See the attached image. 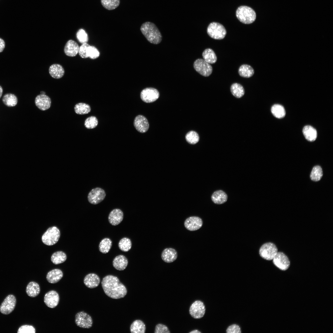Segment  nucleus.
Listing matches in <instances>:
<instances>
[{"label":"nucleus","mask_w":333,"mask_h":333,"mask_svg":"<svg viewBox=\"0 0 333 333\" xmlns=\"http://www.w3.org/2000/svg\"><path fill=\"white\" fill-rule=\"evenodd\" d=\"M101 285L105 294L112 298H123L127 293L125 286L117 277L112 275L105 277L102 281Z\"/></svg>","instance_id":"f257e3e1"},{"label":"nucleus","mask_w":333,"mask_h":333,"mask_svg":"<svg viewBox=\"0 0 333 333\" xmlns=\"http://www.w3.org/2000/svg\"><path fill=\"white\" fill-rule=\"evenodd\" d=\"M141 31L147 40L154 44H158L162 40V36L156 26L153 23L147 22L143 23Z\"/></svg>","instance_id":"f03ea898"},{"label":"nucleus","mask_w":333,"mask_h":333,"mask_svg":"<svg viewBox=\"0 0 333 333\" xmlns=\"http://www.w3.org/2000/svg\"><path fill=\"white\" fill-rule=\"evenodd\" d=\"M236 15L238 19L242 23L249 24L255 20L256 14L251 8L245 6H239L237 9Z\"/></svg>","instance_id":"7ed1b4c3"},{"label":"nucleus","mask_w":333,"mask_h":333,"mask_svg":"<svg viewBox=\"0 0 333 333\" xmlns=\"http://www.w3.org/2000/svg\"><path fill=\"white\" fill-rule=\"evenodd\" d=\"M60 235L59 229L56 226L49 228L42 237V242L45 245L51 246L59 240Z\"/></svg>","instance_id":"20e7f679"},{"label":"nucleus","mask_w":333,"mask_h":333,"mask_svg":"<svg viewBox=\"0 0 333 333\" xmlns=\"http://www.w3.org/2000/svg\"><path fill=\"white\" fill-rule=\"evenodd\" d=\"M207 32L211 38L216 39H221L225 37L227 32L221 24L215 22L211 23L208 26Z\"/></svg>","instance_id":"39448f33"},{"label":"nucleus","mask_w":333,"mask_h":333,"mask_svg":"<svg viewBox=\"0 0 333 333\" xmlns=\"http://www.w3.org/2000/svg\"><path fill=\"white\" fill-rule=\"evenodd\" d=\"M278 252L277 247L271 242L266 243L263 245L259 251L261 257L267 260H273Z\"/></svg>","instance_id":"423d86ee"},{"label":"nucleus","mask_w":333,"mask_h":333,"mask_svg":"<svg viewBox=\"0 0 333 333\" xmlns=\"http://www.w3.org/2000/svg\"><path fill=\"white\" fill-rule=\"evenodd\" d=\"M193 66L196 72L204 76H208L212 72V66L203 59H198L196 60L194 63Z\"/></svg>","instance_id":"0eeeda50"},{"label":"nucleus","mask_w":333,"mask_h":333,"mask_svg":"<svg viewBox=\"0 0 333 333\" xmlns=\"http://www.w3.org/2000/svg\"><path fill=\"white\" fill-rule=\"evenodd\" d=\"M189 311L190 314L193 318L199 319L203 317L205 314V306L202 301L196 300L190 306Z\"/></svg>","instance_id":"6e6552de"},{"label":"nucleus","mask_w":333,"mask_h":333,"mask_svg":"<svg viewBox=\"0 0 333 333\" xmlns=\"http://www.w3.org/2000/svg\"><path fill=\"white\" fill-rule=\"evenodd\" d=\"M75 323L77 326L84 328H89L92 326L93 321L91 316L84 311L79 312L76 314Z\"/></svg>","instance_id":"1a4fd4ad"},{"label":"nucleus","mask_w":333,"mask_h":333,"mask_svg":"<svg viewBox=\"0 0 333 333\" xmlns=\"http://www.w3.org/2000/svg\"><path fill=\"white\" fill-rule=\"evenodd\" d=\"M105 191L100 187L92 189L89 193L88 199V202L93 204H97L102 201L105 198Z\"/></svg>","instance_id":"9d476101"},{"label":"nucleus","mask_w":333,"mask_h":333,"mask_svg":"<svg viewBox=\"0 0 333 333\" xmlns=\"http://www.w3.org/2000/svg\"><path fill=\"white\" fill-rule=\"evenodd\" d=\"M16 303L15 297L12 294L8 295L0 306V312L2 314H8L14 309Z\"/></svg>","instance_id":"9b49d317"},{"label":"nucleus","mask_w":333,"mask_h":333,"mask_svg":"<svg viewBox=\"0 0 333 333\" xmlns=\"http://www.w3.org/2000/svg\"><path fill=\"white\" fill-rule=\"evenodd\" d=\"M159 93L156 89L151 87L147 88L141 91L140 97L144 102L150 103L154 102L159 98Z\"/></svg>","instance_id":"f8f14e48"},{"label":"nucleus","mask_w":333,"mask_h":333,"mask_svg":"<svg viewBox=\"0 0 333 333\" xmlns=\"http://www.w3.org/2000/svg\"><path fill=\"white\" fill-rule=\"evenodd\" d=\"M273 260V264L282 270H286L290 266L288 257L282 252H278Z\"/></svg>","instance_id":"ddd939ff"},{"label":"nucleus","mask_w":333,"mask_h":333,"mask_svg":"<svg viewBox=\"0 0 333 333\" xmlns=\"http://www.w3.org/2000/svg\"><path fill=\"white\" fill-rule=\"evenodd\" d=\"M203 225L202 219L198 216H192L187 218L184 222L185 228L190 231H195L201 228Z\"/></svg>","instance_id":"4468645a"},{"label":"nucleus","mask_w":333,"mask_h":333,"mask_svg":"<svg viewBox=\"0 0 333 333\" xmlns=\"http://www.w3.org/2000/svg\"><path fill=\"white\" fill-rule=\"evenodd\" d=\"M60 297L58 293L56 291L52 290L46 293L44 295V301L48 307L53 308L58 305Z\"/></svg>","instance_id":"2eb2a0df"},{"label":"nucleus","mask_w":333,"mask_h":333,"mask_svg":"<svg viewBox=\"0 0 333 333\" xmlns=\"http://www.w3.org/2000/svg\"><path fill=\"white\" fill-rule=\"evenodd\" d=\"M134 124L136 130L141 133H144L148 130L149 125L146 117L142 115L136 116L134 121Z\"/></svg>","instance_id":"dca6fc26"},{"label":"nucleus","mask_w":333,"mask_h":333,"mask_svg":"<svg viewBox=\"0 0 333 333\" xmlns=\"http://www.w3.org/2000/svg\"><path fill=\"white\" fill-rule=\"evenodd\" d=\"M36 106L42 110H45L50 108L51 101L50 97L45 94H40L38 95L35 99Z\"/></svg>","instance_id":"f3484780"},{"label":"nucleus","mask_w":333,"mask_h":333,"mask_svg":"<svg viewBox=\"0 0 333 333\" xmlns=\"http://www.w3.org/2000/svg\"><path fill=\"white\" fill-rule=\"evenodd\" d=\"M123 213L120 209L116 208L113 210L109 213L108 220L109 223L112 225L116 226L119 224L123 220Z\"/></svg>","instance_id":"a211bd4d"},{"label":"nucleus","mask_w":333,"mask_h":333,"mask_svg":"<svg viewBox=\"0 0 333 333\" xmlns=\"http://www.w3.org/2000/svg\"><path fill=\"white\" fill-rule=\"evenodd\" d=\"M178 257L177 251L175 249L171 248H166L162 251L161 257L164 262L170 263L175 261Z\"/></svg>","instance_id":"6ab92c4d"},{"label":"nucleus","mask_w":333,"mask_h":333,"mask_svg":"<svg viewBox=\"0 0 333 333\" xmlns=\"http://www.w3.org/2000/svg\"><path fill=\"white\" fill-rule=\"evenodd\" d=\"M79 48L78 45L76 41L69 40L67 42L64 46V52L68 56L74 57L77 54Z\"/></svg>","instance_id":"aec40b11"},{"label":"nucleus","mask_w":333,"mask_h":333,"mask_svg":"<svg viewBox=\"0 0 333 333\" xmlns=\"http://www.w3.org/2000/svg\"><path fill=\"white\" fill-rule=\"evenodd\" d=\"M100 279L99 277L94 273H90L87 275L84 278V282L88 288H93L99 285Z\"/></svg>","instance_id":"412c9836"},{"label":"nucleus","mask_w":333,"mask_h":333,"mask_svg":"<svg viewBox=\"0 0 333 333\" xmlns=\"http://www.w3.org/2000/svg\"><path fill=\"white\" fill-rule=\"evenodd\" d=\"M128 260L126 257L122 255H120L116 257L113 261L114 267L119 270H124L128 264Z\"/></svg>","instance_id":"4be33fe9"},{"label":"nucleus","mask_w":333,"mask_h":333,"mask_svg":"<svg viewBox=\"0 0 333 333\" xmlns=\"http://www.w3.org/2000/svg\"><path fill=\"white\" fill-rule=\"evenodd\" d=\"M49 72L50 76L56 79L62 78L64 74V70L63 67L59 64H53L50 67Z\"/></svg>","instance_id":"5701e85b"},{"label":"nucleus","mask_w":333,"mask_h":333,"mask_svg":"<svg viewBox=\"0 0 333 333\" xmlns=\"http://www.w3.org/2000/svg\"><path fill=\"white\" fill-rule=\"evenodd\" d=\"M62 271L59 269H54L49 271L47 274L46 279L47 281L52 284L58 282L63 277Z\"/></svg>","instance_id":"b1692460"},{"label":"nucleus","mask_w":333,"mask_h":333,"mask_svg":"<svg viewBox=\"0 0 333 333\" xmlns=\"http://www.w3.org/2000/svg\"><path fill=\"white\" fill-rule=\"evenodd\" d=\"M26 292L28 295L30 297L33 298L36 297L40 292L39 285L35 282H30L26 287Z\"/></svg>","instance_id":"393cba45"},{"label":"nucleus","mask_w":333,"mask_h":333,"mask_svg":"<svg viewBox=\"0 0 333 333\" xmlns=\"http://www.w3.org/2000/svg\"><path fill=\"white\" fill-rule=\"evenodd\" d=\"M302 132L305 138L308 141H314L317 138V131L311 126L306 125L304 126Z\"/></svg>","instance_id":"a878e982"},{"label":"nucleus","mask_w":333,"mask_h":333,"mask_svg":"<svg viewBox=\"0 0 333 333\" xmlns=\"http://www.w3.org/2000/svg\"><path fill=\"white\" fill-rule=\"evenodd\" d=\"M146 329L144 323L140 320L134 321L130 327V331L132 333H145Z\"/></svg>","instance_id":"bb28decb"},{"label":"nucleus","mask_w":333,"mask_h":333,"mask_svg":"<svg viewBox=\"0 0 333 333\" xmlns=\"http://www.w3.org/2000/svg\"><path fill=\"white\" fill-rule=\"evenodd\" d=\"M212 199L216 204H221L225 202L227 199L226 194L221 190H218L214 192L212 195Z\"/></svg>","instance_id":"cd10ccee"},{"label":"nucleus","mask_w":333,"mask_h":333,"mask_svg":"<svg viewBox=\"0 0 333 333\" xmlns=\"http://www.w3.org/2000/svg\"><path fill=\"white\" fill-rule=\"evenodd\" d=\"M238 73L241 77L249 78L253 75L254 71L251 66L249 65L244 64L240 67L238 69Z\"/></svg>","instance_id":"c85d7f7f"},{"label":"nucleus","mask_w":333,"mask_h":333,"mask_svg":"<svg viewBox=\"0 0 333 333\" xmlns=\"http://www.w3.org/2000/svg\"><path fill=\"white\" fill-rule=\"evenodd\" d=\"M202 56L204 59L209 64L215 63L217 57L214 51L210 48L205 49L203 52Z\"/></svg>","instance_id":"c756f323"},{"label":"nucleus","mask_w":333,"mask_h":333,"mask_svg":"<svg viewBox=\"0 0 333 333\" xmlns=\"http://www.w3.org/2000/svg\"><path fill=\"white\" fill-rule=\"evenodd\" d=\"M2 101L3 103L9 107L15 106L18 103L16 96L12 93H7L3 97Z\"/></svg>","instance_id":"7c9ffc66"},{"label":"nucleus","mask_w":333,"mask_h":333,"mask_svg":"<svg viewBox=\"0 0 333 333\" xmlns=\"http://www.w3.org/2000/svg\"><path fill=\"white\" fill-rule=\"evenodd\" d=\"M67 259V256L63 251H58L54 253L51 257L52 262L55 265L64 262Z\"/></svg>","instance_id":"2f4dec72"},{"label":"nucleus","mask_w":333,"mask_h":333,"mask_svg":"<svg viewBox=\"0 0 333 333\" xmlns=\"http://www.w3.org/2000/svg\"><path fill=\"white\" fill-rule=\"evenodd\" d=\"M230 90L232 94L237 98L241 97L245 93L243 87L240 84L237 83L233 84L231 86Z\"/></svg>","instance_id":"473e14b6"},{"label":"nucleus","mask_w":333,"mask_h":333,"mask_svg":"<svg viewBox=\"0 0 333 333\" xmlns=\"http://www.w3.org/2000/svg\"><path fill=\"white\" fill-rule=\"evenodd\" d=\"M112 246V241L109 238L103 239L100 242L99 245V250L103 253L105 254L109 252Z\"/></svg>","instance_id":"72a5a7b5"},{"label":"nucleus","mask_w":333,"mask_h":333,"mask_svg":"<svg viewBox=\"0 0 333 333\" xmlns=\"http://www.w3.org/2000/svg\"><path fill=\"white\" fill-rule=\"evenodd\" d=\"M75 113L78 114L84 115L87 114L91 111V107L88 104L80 103L76 104L74 107Z\"/></svg>","instance_id":"f704fd0d"},{"label":"nucleus","mask_w":333,"mask_h":333,"mask_svg":"<svg viewBox=\"0 0 333 333\" xmlns=\"http://www.w3.org/2000/svg\"><path fill=\"white\" fill-rule=\"evenodd\" d=\"M271 111L274 116L278 118H283L286 114L285 110L284 107L280 105L275 104L273 105L271 107Z\"/></svg>","instance_id":"c9c22d12"},{"label":"nucleus","mask_w":333,"mask_h":333,"mask_svg":"<svg viewBox=\"0 0 333 333\" xmlns=\"http://www.w3.org/2000/svg\"><path fill=\"white\" fill-rule=\"evenodd\" d=\"M119 249L122 251L127 252L130 250L132 246L130 240L127 237H123L121 239L118 244Z\"/></svg>","instance_id":"e433bc0d"},{"label":"nucleus","mask_w":333,"mask_h":333,"mask_svg":"<svg viewBox=\"0 0 333 333\" xmlns=\"http://www.w3.org/2000/svg\"><path fill=\"white\" fill-rule=\"evenodd\" d=\"M323 175L322 168L320 166H316L313 168L310 175V178L312 180L318 181L321 179Z\"/></svg>","instance_id":"4c0bfd02"},{"label":"nucleus","mask_w":333,"mask_h":333,"mask_svg":"<svg viewBox=\"0 0 333 333\" xmlns=\"http://www.w3.org/2000/svg\"><path fill=\"white\" fill-rule=\"evenodd\" d=\"M102 5L106 9L112 10L117 8L120 3V0H101Z\"/></svg>","instance_id":"58836bf2"},{"label":"nucleus","mask_w":333,"mask_h":333,"mask_svg":"<svg viewBox=\"0 0 333 333\" xmlns=\"http://www.w3.org/2000/svg\"><path fill=\"white\" fill-rule=\"evenodd\" d=\"M185 139L187 141L189 144H195L199 142V137L196 132L194 131H191L186 134Z\"/></svg>","instance_id":"ea45409f"},{"label":"nucleus","mask_w":333,"mask_h":333,"mask_svg":"<svg viewBox=\"0 0 333 333\" xmlns=\"http://www.w3.org/2000/svg\"><path fill=\"white\" fill-rule=\"evenodd\" d=\"M98 123L97 118L95 116H91L86 119L84 122V125L87 128L91 129L96 127Z\"/></svg>","instance_id":"a19ab883"},{"label":"nucleus","mask_w":333,"mask_h":333,"mask_svg":"<svg viewBox=\"0 0 333 333\" xmlns=\"http://www.w3.org/2000/svg\"><path fill=\"white\" fill-rule=\"evenodd\" d=\"M86 53L88 57L92 59L97 58L100 55L99 52L97 49L94 46L90 45L87 48Z\"/></svg>","instance_id":"79ce46f5"},{"label":"nucleus","mask_w":333,"mask_h":333,"mask_svg":"<svg viewBox=\"0 0 333 333\" xmlns=\"http://www.w3.org/2000/svg\"><path fill=\"white\" fill-rule=\"evenodd\" d=\"M76 38L78 41L81 43H87L88 41V37L87 33L83 29L79 30L76 33Z\"/></svg>","instance_id":"37998d69"},{"label":"nucleus","mask_w":333,"mask_h":333,"mask_svg":"<svg viewBox=\"0 0 333 333\" xmlns=\"http://www.w3.org/2000/svg\"><path fill=\"white\" fill-rule=\"evenodd\" d=\"M226 333H241L240 326L236 323H232L228 326L226 330Z\"/></svg>","instance_id":"c03bdc74"},{"label":"nucleus","mask_w":333,"mask_h":333,"mask_svg":"<svg viewBox=\"0 0 333 333\" xmlns=\"http://www.w3.org/2000/svg\"><path fill=\"white\" fill-rule=\"evenodd\" d=\"M17 332L18 333H35V328L31 325H23L19 328Z\"/></svg>","instance_id":"a18cd8bd"},{"label":"nucleus","mask_w":333,"mask_h":333,"mask_svg":"<svg viewBox=\"0 0 333 333\" xmlns=\"http://www.w3.org/2000/svg\"><path fill=\"white\" fill-rule=\"evenodd\" d=\"M155 333H170V332L168 327L165 325L159 323L155 326Z\"/></svg>","instance_id":"49530a36"},{"label":"nucleus","mask_w":333,"mask_h":333,"mask_svg":"<svg viewBox=\"0 0 333 333\" xmlns=\"http://www.w3.org/2000/svg\"><path fill=\"white\" fill-rule=\"evenodd\" d=\"M90 46L87 43L82 44L79 48L78 53L80 56L82 58H86L88 57L86 53L87 48Z\"/></svg>","instance_id":"de8ad7c7"},{"label":"nucleus","mask_w":333,"mask_h":333,"mask_svg":"<svg viewBox=\"0 0 333 333\" xmlns=\"http://www.w3.org/2000/svg\"><path fill=\"white\" fill-rule=\"evenodd\" d=\"M5 46V43L4 40L0 38V52L3 51Z\"/></svg>","instance_id":"09e8293b"},{"label":"nucleus","mask_w":333,"mask_h":333,"mask_svg":"<svg viewBox=\"0 0 333 333\" xmlns=\"http://www.w3.org/2000/svg\"><path fill=\"white\" fill-rule=\"evenodd\" d=\"M190 333H201V332L199 330H195L189 332Z\"/></svg>","instance_id":"8fccbe9b"},{"label":"nucleus","mask_w":333,"mask_h":333,"mask_svg":"<svg viewBox=\"0 0 333 333\" xmlns=\"http://www.w3.org/2000/svg\"><path fill=\"white\" fill-rule=\"evenodd\" d=\"M3 92V89L2 87L0 86V98L1 97Z\"/></svg>","instance_id":"3c124183"},{"label":"nucleus","mask_w":333,"mask_h":333,"mask_svg":"<svg viewBox=\"0 0 333 333\" xmlns=\"http://www.w3.org/2000/svg\"><path fill=\"white\" fill-rule=\"evenodd\" d=\"M41 94H45V93L43 91H42L40 92Z\"/></svg>","instance_id":"603ef678"}]
</instances>
